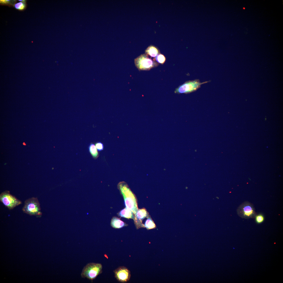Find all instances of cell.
<instances>
[{
	"label": "cell",
	"mask_w": 283,
	"mask_h": 283,
	"mask_svg": "<svg viewBox=\"0 0 283 283\" xmlns=\"http://www.w3.org/2000/svg\"><path fill=\"white\" fill-rule=\"evenodd\" d=\"M117 188L123 197L126 208L131 211L134 215L138 209L135 195L125 182H120Z\"/></svg>",
	"instance_id": "1"
},
{
	"label": "cell",
	"mask_w": 283,
	"mask_h": 283,
	"mask_svg": "<svg viewBox=\"0 0 283 283\" xmlns=\"http://www.w3.org/2000/svg\"><path fill=\"white\" fill-rule=\"evenodd\" d=\"M22 210L24 213L37 217H40L42 215L40 203L36 197H32L26 200Z\"/></svg>",
	"instance_id": "2"
},
{
	"label": "cell",
	"mask_w": 283,
	"mask_h": 283,
	"mask_svg": "<svg viewBox=\"0 0 283 283\" xmlns=\"http://www.w3.org/2000/svg\"><path fill=\"white\" fill-rule=\"evenodd\" d=\"M102 265L100 263H88L83 268L81 274V277L93 280L102 273Z\"/></svg>",
	"instance_id": "3"
},
{
	"label": "cell",
	"mask_w": 283,
	"mask_h": 283,
	"mask_svg": "<svg viewBox=\"0 0 283 283\" xmlns=\"http://www.w3.org/2000/svg\"><path fill=\"white\" fill-rule=\"evenodd\" d=\"M209 82L210 81H206L201 82L198 79L188 81L176 88L174 92L178 94L189 93L197 90L202 85Z\"/></svg>",
	"instance_id": "4"
},
{
	"label": "cell",
	"mask_w": 283,
	"mask_h": 283,
	"mask_svg": "<svg viewBox=\"0 0 283 283\" xmlns=\"http://www.w3.org/2000/svg\"><path fill=\"white\" fill-rule=\"evenodd\" d=\"M134 63L139 70H149L159 65L158 63L152 60L145 54H142L135 58Z\"/></svg>",
	"instance_id": "5"
},
{
	"label": "cell",
	"mask_w": 283,
	"mask_h": 283,
	"mask_svg": "<svg viewBox=\"0 0 283 283\" xmlns=\"http://www.w3.org/2000/svg\"><path fill=\"white\" fill-rule=\"evenodd\" d=\"M237 213L241 218L246 219L254 218L257 214L253 205L248 201H246L237 208Z\"/></svg>",
	"instance_id": "6"
},
{
	"label": "cell",
	"mask_w": 283,
	"mask_h": 283,
	"mask_svg": "<svg viewBox=\"0 0 283 283\" xmlns=\"http://www.w3.org/2000/svg\"><path fill=\"white\" fill-rule=\"evenodd\" d=\"M0 200L9 210H12L22 203L21 201L10 194L8 191L2 192L0 195Z\"/></svg>",
	"instance_id": "7"
},
{
	"label": "cell",
	"mask_w": 283,
	"mask_h": 283,
	"mask_svg": "<svg viewBox=\"0 0 283 283\" xmlns=\"http://www.w3.org/2000/svg\"><path fill=\"white\" fill-rule=\"evenodd\" d=\"M117 280L121 282L125 283L129 280L131 273L130 271L124 266L119 267L113 271Z\"/></svg>",
	"instance_id": "8"
},
{
	"label": "cell",
	"mask_w": 283,
	"mask_h": 283,
	"mask_svg": "<svg viewBox=\"0 0 283 283\" xmlns=\"http://www.w3.org/2000/svg\"><path fill=\"white\" fill-rule=\"evenodd\" d=\"M149 215L146 210L144 208L138 209L133 219L136 228L138 229L141 228H144V224L143 223V219L147 218Z\"/></svg>",
	"instance_id": "9"
},
{
	"label": "cell",
	"mask_w": 283,
	"mask_h": 283,
	"mask_svg": "<svg viewBox=\"0 0 283 283\" xmlns=\"http://www.w3.org/2000/svg\"><path fill=\"white\" fill-rule=\"evenodd\" d=\"M111 225L113 228H120L127 226L128 225L121 220L120 218L114 216L113 217L111 220Z\"/></svg>",
	"instance_id": "10"
},
{
	"label": "cell",
	"mask_w": 283,
	"mask_h": 283,
	"mask_svg": "<svg viewBox=\"0 0 283 283\" xmlns=\"http://www.w3.org/2000/svg\"><path fill=\"white\" fill-rule=\"evenodd\" d=\"M117 214L119 216L127 219H133L134 217L133 212L126 208L121 210Z\"/></svg>",
	"instance_id": "11"
},
{
	"label": "cell",
	"mask_w": 283,
	"mask_h": 283,
	"mask_svg": "<svg viewBox=\"0 0 283 283\" xmlns=\"http://www.w3.org/2000/svg\"><path fill=\"white\" fill-rule=\"evenodd\" d=\"M145 54L149 55L151 57H155L160 53L159 49L156 47L150 45L145 50Z\"/></svg>",
	"instance_id": "12"
},
{
	"label": "cell",
	"mask_w": 283,
	"mask_h": 283,
	"mask_svg": "<svg viewBox=\"0 0 283 283\" xmlns=\"http://www.w3.org/2000/svg\"><path fill=\"white\" fill-rule=\"evenodd\" d=\"M147 219L146 220L144 224V228H146L148 230L155 228L156 227L155 224L150 216L149 215L147 217Z\"/></svg>",
	"instance_id": "13"
},
{
	"label": "cell",
	"mask_w": 283,
	"mask_h": 283,
	"mask_svg": "<svg viewBox=\"0 0 283 283\" xmlns=\"http://www.w3.org/2000/svg\"><path fill=\"white\" fill-rule=\"evenodd\" d=\"M89 151L94 159H96L99 156V153L95 146L91 143L89 147Z\"/></svg>",
	"instance_id": "14"
},
{
	"label": "cell",
	"mask_w": 283,
	"mask_h": 283,
	"mask_svg": "<svg viewBox=\"0 0 283 283\" xmlns=\"http://www.w3.org/2000/svg\"><path fill=\"white\" fill-rule=\"evenodd\" d=\"M254 218L255 219L256 222L258 224H260L263 222L265 219L264 215L261 213L258 214L257 213Z\"/></svg>",
	"instance_id": "15"
},
{
	"label": "cell",
	"mask_w": 283,
	"mask_h": 283,
	"mask_svg": "<svg viewBox=\"0 0 283 283\" xmlns=\"http://www.w3.org/2000/svg\"><path fill=\"white\" fill-rule=\"evenodd\" d=\"M155 59L158 63L163 64L165 62L166 59L164 55L160 53L155 57Z\"/></svg>",
	"instance_id": "16"
},
{
	"label": "cell",
	"mask_w": 283,
	"mask_h": 283,
	"mask_svg": "<svg viewBox=\"0 0 283 283\" xmlns=\"http://www.w3.org/2000/svg\"><path fill=\"white\" fill-rule=\"evenodd\" d=\"M15 8L20 10L24 9L25 7V4L22 2H19L15 4L14 5Z\"/></svg>",
	"instance_id": "17"
},
{
	"label": "cell",
	"mask_w": 283,
	"mask_h": 283,
	"mask_svg": "<svg viewBox=\"0 0 283 283\" xmlns=\"http://www.w3.org/2000/svg\"><path fill=\"white\" fill-rule=\"evenodd\" d=\"M96 147L99 151H100L103 150L104 146L102 143L100 142H98L95 143Z\"/></svg>",
	"instance_id": "18"
},
{
	"label": "cell",
	"mask_w": 283,
	"mask_h": 283,
	"mask_svg": "<svg viewBox=\"0 0 283 283\" xmlns=\"http://www.w3.org/2000/svg\"><path fill=\"white\" fill-rule=\"evenodd\" d=\"M9 1V0H0V2L3 3H8Z\"/></svg>",
	"instance_id": "19"
},
{
	"label": "cell",
	"mask_w": 283,
	"mask_h": 283,
	"mask_svg": "<svg viewBox=\"0 0 283 283\" xmlns=\"http://www.w3.org/2000/svg\"><path fill=\"white\" fill-rule=\"evenodd\" d=\"M243 9H245V8H244Z\"/></svg>",
	"instance_id": "20"
}]
</instances>
